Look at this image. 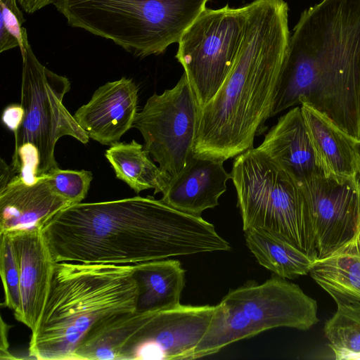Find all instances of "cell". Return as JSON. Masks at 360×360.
I'll return each instance as SVG.
<instances>
[{
    "instance_id": "20",
    "label": "cell",
    "mask_w": 360,
    "mask_h": 360,
    "mask_svg": "<svg viewBox=\"0 0 360 360\" xmlns=\"http://www.w3.org/2000/svg\"><path fill=\"white\" fill-rule=\"evenodd\" d=\"M309 274L336 304L360 302V228L338 250L316 259Z\"/></svg>"
},
{
    "instance_id": "29",
    "label": "cell",
    "mask_w": 360,
    "mask_h": 360,
    "mask_svg": "<svg viewBox=\"0 0 360 360\" xmlns=\"http://www.w3.org/2000/svg\"><path fill=\"white\" fill-rule=\"evenodd\" d=\"M11 326L5 323L2 318H1V347L0 354L1 359H11L15 357L12 356L8 351V332Z\"/></svg>"
},
{
    "instance_id": "2",
    "label": "cell",
    "mask_w": 360,
    "mask_h": 360,
    "mask_svg": "<svg viewBox=\"0 0 360 360\" xmlns=\"http://www.w3.org/2000/svg\"><path fill=\"white\" fill-rule=\"evenodd\" d=\"M298 104L360 141V0H322L302 13L271 117Z\"/></svg>"
},
{
    "instance_id": "28",
    "label": "cell",
    "mask_w": 360,
    "mask_h": 360,
    "mask_svg": "<svg viewBox=\"0 0 360 360\" xmlns=\"http://www.w3.org/2000/svg\"><path fill=\"white\" fill-rule=\"evenodd\" d=\"M25 117V110L21 104L13 103L6 106L1 116L4 124L15 134L20 127Z\"/></svg>"
},
{
    "instance_id": "16",
    "label": "cell",
    "mask_w": 360,
    "mask_h": 360,
    "mask_svg": "<svg viewBox=\"0 0 360 360\" xmlns=\"http://www.w3.org/2000/svg\"><path fill=\"white\" fill-rule=\"evenodd\" d=\"M231 179L224 162L195 156L185 169L170 180L161 200L184 213L200 217L219 205V197Z\"/></svg>"
},
{
    "instance_id": "23",
    "label": "cell",
    "mask_w": 360,
    "mask_h": 360,
    "mask_svg": "<svg viewBox=\"0 0 360 360\" xmlns=\"http://www.w3.org/2000/svg\"><path fill=\"white\" fill-rule=\"evenodd\" d=\"M245 244L258 263L285 279L309 274L316 259L255 229L244 231Z\"/></svg>"
},
{
    "instance_id": "27",
    "label": "cell",
    "mask_w": 360,
    "mask_h": 360,
    "mask_svg": "<svg viewBox=\"0 0 360 360\" xmlns=\"http://www.w3.org/2000/svg\"><path fill=\"white\" fill-rule=\"evenodd\" d=\"M18 0H0V52L18 46L22 57L30 44L23 14L17 5Z\"/></svg>"
},
{
    "instance_id": "8",
    "label": "cell",
    "mask_w": 360,
    "mask_h": 360,
    "mask_svg": "<svg viewBox=\"0 0 360 360\" xmlns=\"http://www.w3.org/2000/svg\"><path fill=\"white\" fill-rule=\"evenodd\" d=\"M22 58L20 104L25 117L14 134V152L23 144L34 145L39 153L40 176L58 167L54 150L60 138L70 136L84 144L90 138L63 105V98L70 89L68 78L44 66L30 44Z\"/></svg>"
},
{
    "instance_id": "4",
    "label": "cell",
    "mask_w": 360,
    "mask_h": 360,
    "mask_svg": "<svg viewBox=\"0 0 360 360\" xmlns=\"http://www.w3.org/2000/svg\"><path fill=\"white\" fill-rule=\"evenodd\" d=\"M137 295L134 265L56 262L43 313L32 331L30 356L73 360L93 328L135 311Z\"/></svg>"
},
{
    "instance_id": "7",
    "label": "cell",
    "mask_w": 360,
    "mask_h": 360,
    "mask_svg": "<svg viewBox=\"0 0 360 360\" xmlns=\"http://www.w3.org/2000/svg\"><path fill=\"white\" fill-rule=\"evenodd\" d=\"M317 309L316 301L298 285L276 274L262 284L248 282L230 290L218 304L193 359L271 328L307 330L319 321Z\"/></svg>"
},
{
    "instance_id": "12",
    "label": "cell",
    "mask_w": 360,
    "mask_h": 360,
    "mask_svg": "<svg viewBox=\"0 0 360 360\" xmlns=\"http://www.w3.org/2000/svg\"><path fill=\"white\" fill-rule=\"evenodd\" d=\"M299 183L321 259L351 240L360 228V176L321 175Z\"/></svg>"
},
{
    "instance_id": "24",
    "label": "cell",
    "mask_w": 360,
    "mask_h": 360,
    "mask_svg": "<svg viewBox=\"0 0 360 360\" xmlns=\"http://www.w3.org/2000/svg\"><path fill=\"white\" fill-rule=\"evenodd\" d=\"M323 332L336 359H360V302L337 304Z\"/></svg>"
},
{
    "instance_id": "9",
    "label": "cell",
    "mask_w": 360,
    "mask_h": 360,
    "mask_svg": "<svg viewBox=\"0 0 360 360\" xmlns=\"http://www.w3.org/2000/svg\"><path fill=\"white\" fill-rule=\"evenodd\" d=\"M246 8H205L180 38L176 58L203 108L231 71L245 30Z\"/></svg>"
},
{
    "instance_id": "14",
    "label": "cell",
    "mask_w": 360,
    "mask_h": 360,
    "mask_svg": "<svg viewBox=\"0 0 360 360\" xmlns=\"http://www.w3.org/2000/svg\"><path fill=\"white\" fill-rule=\"evenodd\" d=\"M138 93L139 87L130 78L108 82L98 87L73 116L90 139L111 146L133 127L138 113Z\"/></svg>"
},
{
    "instance_id": "30",
    "label": "cell",
    "mask_w": 360,
    "mask_h": 360,
    "mask_svg": "<svg viewBox=\"0 0 360 360\" xmlns=\"http://www.w3.org/2000/svg\"><path fill=\"white\" fill-rule=\"evenodd\" d=\"M18 1L26 13H33L52 4L53 0H18Z\"/></svg>"
},
{
    "instance_id": "18",
    "label": "cell",
    "mask_w": 360,
    "mask_h": 360,
    "mask_svg": "<svg viewBox=\"0 0 360 360\" xmlns=\"http://www.w3.org/2000/svg\"><path fill=\"white\" fill-rule=\"evenodd\" d=\"M300 108L313 149L326 175L359 176L357 141L309 105L301 104Z\"/></svg>"
},
{
    "instance_id": "21",
    "label": "cell",
    "mask_w": 360,
    "mask_h": 360,
    "mask_svg": "<svg viewBox=\"0 0 360 360\" xmlns=\"http://www.w3.org/2000/svg\"><path fill=\"white\" fill-rule=\"evenodd\" d=\"M105 156L116 177L126 183L136 194L154 189L163 193L170 179L149 158L143 146L133 139L129 143L117 142L106 150Z\"/></svg>"
},
{
    "instance_id": "25",
    "label": "cell",
    "mask_w": 360,
    "mask_h": 360,
    "mask_svg": "<svg viewBox=\"0 0 360 360\" xmlns=\"http://www.w3.org/2000/svg\"><path fill=\"white\" fill-rule=\"evenodd\" d=\"M0 274L4 288L1 307L17 312L20 307L19 266L9 233H0Z\"/></svg>"
},
{
    "instance_id": "3",
    "label": "cell",
    "mask_w": 360,
    "mask_h": 360,
    "mask_svg": "<svg viewBox=\"0 0 360 360\" xmlns=\"http://www.w3.org/2000/svg\"><path fill=\"white\" fill-rule=\"evenodd\" d=\"M243 40L224 82L200 110L194 153L225 160L253 148L266 130L290 40L288 6L283 0L245 5Z\"/></svg>"
},
{
    "instance_id": "26",
    "label": "cell",
    "mask_w": 360,
    "mask_h": 360,
    "mask_svg": "<svg viewBox=\"0 0 360 360\" xmlns=\"http://www.w3.org/2000/svg\"><path fill=\"white\" fill-rule=\"evenodd\" d=\"M42 176L52 191L65 199L70 205L82 202L93 179L90 171L61 169L59 167Z\"/></svg>"
},
{
    "instance_id": "22",
    "label": "cell",
    "mask_w": 360,
    "mask_h": 360,
    "mask_svg": "<svg viewBox=\"0 0 360 360\" xmlns=\"http://www.w3.org/2000/svg\"><path fill=\"white\" fill-rule=\"evenodd\" d=\"M150 312L115 315L93 328L73 359L120 360L124 347L146 323Z\"/></svg>"
},
{
    "instance_id": "5",
    "label": "cell",
    "mask_w": 360,
    "mask_h": 360,
    "mask_svg": "<svg viewBox=\"0 0 360 360\" xmlns=\"http://www.w3.org/2000/svg\"><path fill=\"white\" fill-rule=\"evenodd\" d=\"M209 0H53L68 23L141 58L178 43Z\"/></svg>"
},
{
    "instance_id": "19",
    "label": "cell",
    "mask_w": 360,
    "mask_h": 360,
    "mask_svg": "<svg viewBox=\"0 0 360 360\" xmlns=\"http://www.w3.org/2000/svg\"><path fill=\"white\" fill-rule=\"evenodd\" d=\"M138 295L135 311L152 312L180 304L185 271L179 261L164 259L134 265Z\"/></svg>"
},
{
    "instance_id": "13",
    "label": "cell",
    "mask_w": 360,
    "mask_h": 360,
    "mask_svg": "<svg viewBox=\"0 0 360 360\" xmlns=\"http://www.w3.org/2000/svg\"><path fill=\"white\" fill-rule=\"evenodd\" d=\"M70 204L54 193L44 176L27 182L3 159L0 166V233L41 230Z\"/></svg>"
},
{
    "instance_id": "15",
    "label": "cell",
    "mask_w": 360,
    "mask_h": 360,
    "mask_svg": "<svg viewBox=\"0 0 360 360\" xmlns=\"http://www.w3.org/2000/svg\"><path fill=\"white\" fill-rule=\"evenodd\" d=\"M8 233L13 240L20 272V307L14 316L33 331L43 313L56 262L41 230Z\"/></svg>"
},
{
    "instance_id": "11",
    "label": "cell",
    "mask_w": 360,
    "mask_h": 360,
    "mask_svg": "<svg viewBox=\"0 0 360 360\" xmlns=\"http://www.w3.org/2000/svg\"><path fill=\"white\" fill-rule=\"evenodd\" d=\"M217 305H184L150 312L144 325L123 348L120 360L193 359Z\"/></svg>"
},
{
    "instance_id": "31",
    "label": "cell",
    "mask_w": 360,
    "mask_h": 360,
    "mask_svg": "<svg viewBox=\"0 0 360 360\" xmlns=\"http://www.w3.org/2000/svg\"><path fill=\"white\" fill-rule=\"evenodd\" d=\"M356 152H357V155H358V158H359V165H360V141L359 142H356Z\"/></svg>"
},
{
    "instance_id": "1",
    "label": "cell",
    "mask_w": 360,
    "mask_h": 360,
    "mask_svg": "<svg viewBox=\"0 0 360 360\" xmlns=\"http://www.w3.org/2000/svg\"><path fill=\"white\" fill-rule=\"evenodd\" d=\"M41 233L56 262L135 265L231 248L201 216L149 195L71 205Z\"/></svg>"
},
{
    "instance_id": "10",
    "label": "cell",
    "mask_w": 360,
    "mask_h": 360,
    "mask_svg": "<svg viewBox=\"0 0 360 360\" xmlns=\"http://www.w3.org/2000/svg\"><path fill=\"white\" fill-rule=\"evenodd\" d=\"M200 110L184 72L173 88L153 94L137 113L133 127L142 134L144 150L170 180L195 156Z\"/></svg>"
},
{
    "instance_id": "6",
    "label": "cell",
    "mask_w": 360,
    "mask_h": 360,
    "mask_svg": "<svg viewBox=\"0 0 360 360\" xmlns=\"http://www.w3.org/2000/svg\"><path fill=\"white\" fill-rule=\"evenodd\" d=\"M230 174L243 231H259L317 258L312 222L298 181L258 147L235 157Z\"/></svg>"
},
{
    "instance_id": "17",
    "label": "cell",
    "mask_w": 360,
    "mask_h": 360,
    "mask_svg": "<svg viewBox=\"0 0 360 360\" xmlns=\"http://www.w3.org/2000/svg\"><path fill=\"white\" fill-rule=\"evenodd\" d=\"M258 148L298 181L326 175L317 160L299 106L278 118Z\"/></svg>"
}]
</instances>
